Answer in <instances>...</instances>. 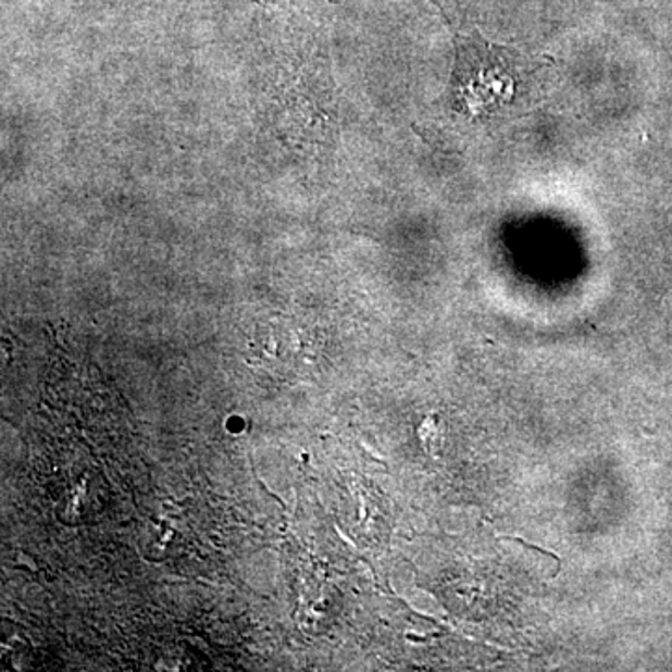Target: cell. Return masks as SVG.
<instances>
[{
	"instance_id": "obj_1",
	"label": "cell",
	"mask_w": 672,
	"mask_h": 672,
	"mask_svg": "<svg viewBox=\"0 0 672 672\" xmlns=\"http://www.w3.org/2000/svg\"><path fill=\"white\" fill-rule=\"evenodd\" d=\"M441 12L455 41V72L450 79V101L456 111L469 116L501 114L514 105L521 86L527 85L536 67L515 47L499 46L481 34L456 30L439 0H430Z\"/></svg>"
}]
</instances>
